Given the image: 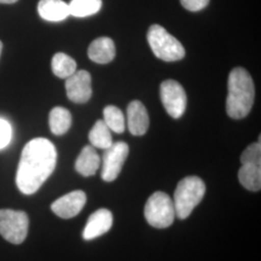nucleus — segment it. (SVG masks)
Masks as SVG:
<instances>
[{
  "mask_svg": "<svg viewBox=\"0 0 261 261\" xmlns=\"http://www.w3.org/2000/svg\"><path fill=\"white\" fill-rule=\"evenodd\" d=\"M57 161L56 146L51 141L37 138L27 143L21 152L16 182L24 195H33L55 171Z\"/></svg>",
  "mask_w": 261,
  "mask_h": 261,
  "instance_id": "f257e3e1",
  "label": "nucleus"
},
{
  "mask_svg": "<svg viewBox=\"0 0 261 261\" xmlns=\"http://www.w3.org/2000/svg\"><path fill=\"white\" fill-rule=\"evenodd\" d=\"M226 112L230 118L242 119L252 110L254 102V84L249 72L242 67L234 68L228 75Z\"/></svg>",
  "mask_w": 261,
  "mask_h": 261,
  "instance_id": "f03ea898",
  "label": "nucleus"
},
{
  "mask_svg": "<svg viewBox=\"0 0 261 261\" xmlns=\"http://www.w3.org/2000/svg\"><path fill=\"white\" fill-rule=\"evenodd\" d=\"M204 182L197 176H188L178 183L173 204L176 217L181 220L188 218L205 195Z\"/></svg>",
  "mask_w": 261,
  "mask_h": 261,
  "instance_id": "7ed1b4c3",
  "label": "nucleus"
},
{
  "mask_svg": "<svg viewBox=\"0 0 261 261\" xmlns=\"http://www.w3.org/2000/svg\"><path fill=\"white\" fill-rule=\"evenodd\" d=\"M147 40L153 54L164 61H178L185 56V48L182 44L159 24L150 27Z\"/></svg>",
  "mask_w": 261,
  "mask_h": 261,
  "instance_id": "20e7f679",
  "label": "nucleus"
},
{
  "mask_svg": "<svg viewBox=\"0 0 261 261\" xmlns=\"http://www.w3.org/2000/svg\"><path fill=\"white\" fill-rule=\"evenodd\" d=\"M147 223L156 228H167L176 217L173 200L164 192H156L150 196L144 207Z\"/></svg>",
  "mask_w": 261,
  "mask_h": 261,
  "instance_id": "39448f33",
  "label": "nucleus"
},
{
  "mask_svg": "<svg viewBox=\"0 0 261 261\" xmlns=\"http://www.w3.org/2000/svg\"><path fill=\"white\" fill-rule=\"evenodd\" d=\"M29 220L22 211L11 209L0 210V234L8 242L19 245L25 240Z\"/></svg>",
  "mask_w": 261,
  "mask_h": 261,
  "instance_id": "423d86ee",
  "label": "nucleus"
},
{
  "mask_svg": "<svg viewBox=\"0 0 261 261\" xmlns=\"http://www.w3.org/2000/svg\"><path fill=\"white\" fill-rule=\"evenodd\" d=\"M160 96L164 108L174 118H180L187 108V95L183 86L176 81L168 80L160 87Z\"/></svg>",
  "mask_w": 261,
  "mask_h": 261,
  "instance_id": "0eeeda50",
  "label": "nucleus"
},
{
  "mask_svg": "<svg viewBox=\"0 0 261 261\" xmlns=\"http://www.w3.org/2000/svg\"><path fill=\"white\" fill-rule=\"evenodd\" d=\"M129 155V146L126 142L117 141L105 150L102 161L101 177L106 182H112L121 172L122 168Z\"/></svg>",
  "mask_w": 261,
  "mask_h": 261,
  "instance_id": "6e6552de",
  "label": "nucleus"
},
{
  "mask_svg": "<svg viewBox=\"0 0 261 261\" xmlns=\"http://www.w3.org/2000/svg\"><path fill=\"white\" fill-rule=\"evenodd\" d=\"M66 93L75 103L88 102L92 96L91 75L87 71H77L66 79Z\"/></svg>",
  "mask_w": 261,
  "mask_h": 261,
  "instance_id": "1a4fd4ad",
  "label": "nucleus"
},
{
  "mask_svg": "<svg viewBox=\"0 0 261 261\" xmlns=\"http://www.w3.org/2000/svg\"><path fill=\"white\" fill-rule=\"evenodd\" d=\"M85 203V193L83 191H74L56 199L51 204V210L62 219H71L80 214Z\"/></svg>",
  "mask_w": 261,
  "mask_h": 261,
  "instance_id": "9d476101",
  "label": "nucleus"
},
{
  "mask_svg": "<svg viewBox=\"0 0 261 261\" xmlns=\"http://www.w3.org/2000/svg\"><path fill=\"white\" fill-rule=\"evenodd\" d=\"M113 218L108 209H99L89 217L84 227L83 237L84 240H93L107 233L112 228Z\"/></svg>",
  "mask_w": 261,
  "mask_h": 261,
  "instance_id": "9b49d317",
  "label": "nucleus"
},
{
  "mask_svg": "<svg viewBox=\"0 0 261 261\" xmlns=\"http://www.w3.org/2000/svg\"><path fill=\"white\" fill-rule=\"evenodd\" d=\"M127 124L130 134L143 136L149 128V116L146 108L140 101H133L127 109Z\"/></svg>",
  "mask_w": 261,
  "mask_h": 261,
  "instance_id": "f8f14e48",
  "label": "nucleus"
},
{
  "mask_svg": "<svg viewBox=\"0 0 261 261\" xmlns=\"http://www.w3.org/2000/svg\"><path fill=\"white\" fill-rule=\"evenodd\" d=\"M87 54L94 62L98 64H108L115 57V45L111 38H98L90 44Z\"/></svg>",
  "mask_w": 261,
  "mask_h": 261,
  "instance_id": "ddd939ff",
  "label": "nucleus"
},
{
  "mask_svg": "<svg viewBox=\"0 0 261 261\" xmlns=\"http://www.w3.org/2000/svg\"><path fill=\"white\" fill-rule=\"evenodd\" d=\"M38 13L47 21H62L70 16V9L69 4L63 0H40Z\"/></svg>",
  "mask_w": 261,
  "mask_h": 261,
  "instance_id": "4468645a",
  "label": "nucleus"
},
{
  "mask_svg": "<svg viewBox=\"0 0 261 261\" xmlns=\"http://www.w3.org/2000/svg\"><path fill=\"white\" fill-rule=\"evenodd\" d=\"M101 166V158L95 147L87 145L82 150L75 161V170L83 176L88 177L94 175Z\"/></svg>",
  "mask_w": 261,
  "mask_h": 261,
  "instance_id": "2eb2a0df",
  "label": "nucleus"
},
{
  "mask_svg": "<svg viewBox=\"0 0 261 261\" xmlns=\"http://www.w3.org/2000/svg\"><path fill=\"white\" fill-rule=\"evenodd\" d=\"M49 128L54 135L62 136L66 134L72 125V115L65 108H54L48 116Z\"/></svg>",
  "mask_w": 261,
  "mask_h": 261,
  "instance_id": "dca6fc26",
  "label": "nucleus"
},
{
  "mask_svg": "<svg viewBox=\"0 0 261 261\" xmlns=\"http://www.w3.org/2000/svg\"><path fill=\"white\" fill-rule=\"evenodd\" d=\"M238 178L245 189L258 192L261 189V165H242L238 172Z\"/></svg>",
  "mask_w": 261,
  "mask_h": 261,
  "instance_id": "f3484780",
  "label": "nucleus"
},
{
  "mask_svg": "<svg viewBox=\"0 0 261 261\" xmlns=\"http://www.w3.org/2000/svg\"><path fill=\"white\" fill-rule=\"evenodd\" d=\"M89 141L91 145L100 149H108L112 146V137L110 128L103 120H98L89 132Z\"/></svg>",
  "mask_w": 261,
  "mask_h": 261,
  "instance_id": "a211bd4d",
  "label": "nucleus"
},
{
  "mask_svg": "<svg viewBox=\"0 0 261 261\" xmlns=\"http://www.w3.org/2000/svg\"><path fill=\"white\" fill-rule=\"evenodd\" d=\"M51 69L56 76L67 79L76 72V63L72 57L63 53H58L53 57Z\"/></svg>",
  "mask_w": 261,
  "mask_h": 261,
  "instance_id": "6ab92c4d",
  "label": "nucleus"
},
{
  "mask_svg": "<svg viewBox=\"0 0 261 261\" xmlns=\"http://www.w3.org/2000/svg\"><path fill=\"white\" fill-rule=\"evenodd\" d=\"M102 0H72L69 3L70 15L85 18L97 14L102 8Z\"/></svg>",
  "mask_w": 261,
  "mask_h": 261,
  "instance_id": "aec40b11",
  "label": "nucleus"
},
{
  "mask_svg": "<svg viewBox=\"0 0 261 261\" xmlns=\"http://www.w3.org/2000/svg\"><path fill=\"white\" fill-rule=\"evenodd\" d=\"M103 122L110 130L121 134L125 130V117L120 109L115 106H108L103 110Z\"/></svg>",
  "mask_w": 261,
  "mask_h": 261,
  "instance_id": "412c9836",
  "label": "nucleus"
},
{
  "mask_svg": "<svg viewBox=\"0 0 261 261\" xmlns=\"http://www.w3.org/2000/svg\"><path fill=\"white\" fill-rule=\"evenodd\" d=\"M241 164H254L261 165V144L260 140L258 142L249 145L241 155Z\"/></svg>",
  "mask_w": 261,
  "mask_h": 261,
  "instance_id": "4be33fe9",
  "label": "nucleus"
},
{
  "mask_svg": "<svg viewBox=\"0 0 261 261\" xmlns=\"http://www.w3.org/2000/svg\"><path fill=\"white\" fill-rule=\"evenodd\" d=\"M12 130L9 123L0 119V149L8 145L11 140Z\"/></svg>",
  "mask_w": 261,
  "mask_h": 261,
  "instance_id": "5701e85b",
  "label": "nucleus"
},
{
  "mask_svg": "<svg viewBox=\"0 0 261 261\" xmlns=\"http://www.w3.org/2000/svg\"><path fill=\"white\" fill-rule=\"evenodd\" d=\"M182 6L191 12H197L204 9L209 3V0H180Z\"/></svg>",
  "mask_w": 261,
  "mask_h": 261,
  "instance_id": "b1692460",
  "label": "nucleus"
},
{
  "mask_svg": "<svg viewBox=\"0 0 261 261\" xmlns=\"http://www.w3.org/2000/svg\"><path fill=\"white\" fill-rule=\"evenodd\" d=\"M17 1H19V0H0V3H2V4H13V3H16Z\"/></svg>",
  "mask_w": 261,
  "mask_h": 261,
  "instance_id": "393cba45",
  "label": "nucleus"
},
{
  "mask_svg": "<svg viewBox=\"0 0 261 261\" xmlns=\"http://www.w3.org/2000/svg\"><path fill=\"white\" fill-rule=\"evenodd\" d=\"M1 50H2V42L0 41V56H1Z\"/></svg>",
  "mask_w": 261,
  "mask_h": 261,
  "instance_id": "a878e982",
  "label": "nucleus"
}]
</instances>
